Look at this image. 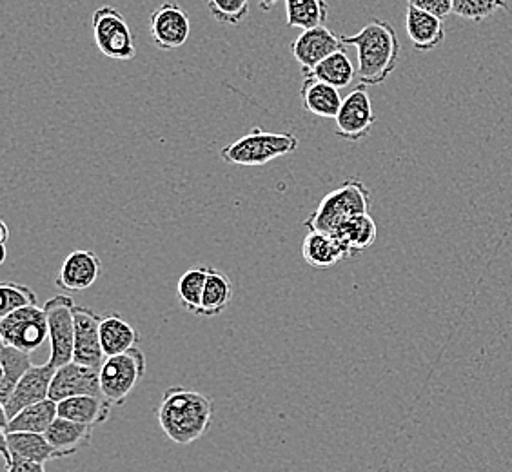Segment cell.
I'll list each match as a JSON object with an SVG mask.
<instances>
[{"label": "cell", "mask_w": 512, "mask_h": 472, "mask_svg": "<svg viewBox=\"0 0 512 472\" xmlns=\"http://www.w3.org/2000/svg\"><path fill=\"white\" fill-rule=\"evenodd\" d=\"M302 256L307 266L315 269H331L351 258L342 242L331 233L309 231L302 242Z\"/></svg>", "instance_id": "cell-17"}, {"label": "cell", "mask_w": 512, "mask_h": 472, "mask_svg": "<svg viewBox=\"0 0 512 472\" xmlns=\"http://www.w3.org/2000/svg\"><path fill=\"white\" fill-rule=\"evenodd\" d=\"M30 353L13 345L2 344L0 349V405L10 398L20 378L33 367Z\"/></svg>", "instance_id": "cell-25"}, {"label": "cell", "mask_w": 512, "mask_h": 472, "mask_svg": "<svg viewBox=\"0 0 512 472\" xmlns=\"http://www.w3.org/2000/svg\"><path fill=\"white\" fill-rule=\"evenodd\" d=\"M0 296H2V304H0V318L2 316L15 313L24 307L31 305H39L35 291L28 286H22L17 282H4L0 284Z\"/></svg>", "instance_id": "cell-30"}, {"label": "cell", "mask_w": 512, "mask_h": 472, "mask_svg": "<svg viewBox=\"0 0 512 472\" xmlns=\"http://www.w3.org/2000/svg\"><path fill=\"white\" fill-rule=\"evenodd\" d=\"M300 99L307 113L320 118H333V120L338 115L344 100L340 97V89L327 84L324 80L316 79L315 75H304Z\"/></svg>", "instance_id": "cell-18"}, {"label": "cell", "mask_w": 512, "mask_h": 472, "mask_svg": "<svg viewBox=\"0 0 512 472\" xmlns=\"http://www.w3.org/2000/svg\"><path fill=\"white\" fill-rule=\"evenodd\" d=\"M335 236L353 258L375 244L378 227L373 217L369 213H364V215L349 218L345 224L336 229Z\"/></svg>", "instance_id": "cell-24"}, {"label": "cell", "mask_w": 512, "mask_h": 472, "mask_svg": "<svg viewBox=\"0 0 512 472\" xmlns=\"http://www.w3.org/2000/svg\"><path fill=\"white\" fill-rule=\"evenodd\" d=\"M75 302L69 295L53 296L44 304L50 327V362L55 367L73 362L75 356Z\"/></svg>", "instance_id": "cell-8"}, {"label": "cell", "mask_w": 512, "mask_h": 472, "mask_svg": "<svg viewBox=\"0 0 512 472\" xmlns=\"http://www.w3.org/2000/svg\"><path fill=\"white\" fill-rule=\"evenodd\" d=\"M207 273H209V266L207 267H191L184 275L180 276L178 280V298L182 307L198 315V309L202 305V298H204V289H206Z\"/></svg>", "instance_id": "cell-29"}, {"label": "cell", "mask_w": 512, "mask_h": 472, "mask_svg": "<svg viewBox=\"0 0 512 472\" xmlns=\"http://www.w3.org/2000/svg\"><path fill=\"white\" fill-rule=\"evenodd\" d=\"M2 445L8 447V451L24 460L31 462L46 463L53 460L66 458L59 453L46 438V434L39 433H8L2 429Z\"/></svg>", "instance_id": "cell-19"}, {"label": "cell", "mask_w": 512, "mask_h": 472, "mask_svg": "<svg viewBox=\"0 0 512 472\" xmlns=\"http://www.w3.org/2000/svg\"><path fill=\"white\" fill-rule=\"evenodd\" d=\"M55 371L57 367L48 362V364L33 365L30 371L20 378L10 398L2 404V418H4L2 425L22 409L50 398L51 382H53Z\"/></svg>", "instance_id": "cell-10"}, {"label": "cell", "mask_w": 512, "mask_h": 472, "mask_svg": "<svg viewBox=\"0 0 512 472\" xmlns=\"http://www.w3.org/2000/svg\"><path fill=\"white\" fill-rule=\"evenodd\" d=\"M298 138L293 133H276L253 128L244 137L220 149V157L226 164L256 168L266 166L276 158L293 155L298 149Z\"/></svg>", "instance_id": "cell-4"}, {"label": "cell", "mask_w": 512, "mask_h": 472, "mask_svg": "<svg viewBox=\"0 0 512 472\" xmlns=\"http://www.w3.org/2000/svg\"><path fill=\"white\" fill-rule=\"evenodd\" d=\"M211 398L188 387H169L158 404L157 420L162 433L177 445L197 442L213 422Z\"/></svg>", "instance_id": "cell-1"}, {"label": "cell", "mask_w": 512, "mask_h": 472, "mask_svg": "<svg viewBox=\"0 0 512 472\" xmlns=\"http://www.w3.org/2000/svg\"><path fill=\"white\" fill-rule=\"evenodd\" d=\"M146 373V356L133 347L128 353L108 356L100 367L102 396L113 405H124Z\"/></svg>", "instance_id": "cell-5"}, {"label": "cell", "mask_w": 512, "mask_h": 472, "mask_svg": "<svg viewBox=\"0 0 512 472\" xmlns=\"http://www.w3.org/2000/svg\"><path fill=\"white\" fill-rule=\"evenodd\" d=\"M93 39L104 57L113 60H133L137 57L135 35L126 17L113 6H102L91 20Z\"/></svg>", "instance_id": "cell-6"}, {"label": "cell", "mask_w": 512, "mask_h": 472, "mask_svg": "<svg viewBox=\"0 0 512 472\" xmlns=\"http://www.w3.org/2000/svg\"><path fill=\"white\" fill-rule=\"evenodd\" d=\"M369 204L371 195L364 182L358 178H349L320 200L315 211L304 222V227L309 231L335 235L336 229L349 218L369 213Z\"/></svg>", "instance_id": "cell-3"}, {"label": "cell", "mask_w": 512, "mask_h": 472, "mask_svg": "<svg viewBox=\"0 0 512 472\" xmlns=\"http://www.w3.org/2000/svg\"><path fill=\"white\" fill-rule=\"evenodd\" d=\"M113 407L115 405L104 396L84 394V396H73L59 402V416L73 422L97 425V423L108 422Z\"/></svg>", "instance_id": "cell-21"}, {"label": "cell", "mask_w": 512, "mask_h": 472, "mask_svg": "<svg viewBox=\"0 0 512 472\" xmlns=\"http://www.w3.org/2000/svg\"><path fill=\"white\" fill-rule=\"evenodd\" d=\"M2 456H4L6 471L8 472H46L44 463L31 462V460L19 458V456L11 454L6 445H2Z\"/></svg>", "instance_id": "cell-34"}, {"label": "cell", "mask_w": 512, "mask_h": 472, "mask_svg": "<svg viewBox=\"0 0 512 472\" xmlns=\"http://www.w3.org/2000/svg\"><path fill=\"white\" fill-rule=\"evenodd\" d=\"M307 75H315L316 79L324 80L327 84L335 86L336 89H344L351 86V82L355 80L356 71L353 62L345 55L344 48H342L322 60Z\"/></svg>", "instance_id": "cell-28"}, {"label": "cell", "mask_w": 512, "mask_h": 472, "mask_svg": "<svg viewBox=\"0 0 512 472\" xmlns=\"http://www.w3.org/2000/svg\"><path fill=\"white\" fill-rule=\"evenodd\" d=\"M286 2L287 28L311 30L325 26L329 19L327 0H284Z\"/></svg>", "instance_id": "cell-27"}, {"label": "cell", "mask_w": 512, "mask_h": 472, "mask_svg": "<svg viewBox=\"0 0 512 472\" xmlns=\"http://www.w3.org/2000/svg\"><path fill=\"white\" fill-rule=\"evenodd\" d=\"M405 31L413 42L414 50L418 51L434 50L445 40L444 20L413 6H407Z\"/></svg>", "instance_id": "cell-16"}, {"label": "cell", "mask_w": 512, "mask_h": 472, "mask_svg": "<svg viewBox=\"0 0 512 472\" xmlns=\"http://www.w3.org/2000/svg\"><path fill=\"white\" fill-rule=\"evenodd\" d=\"M231 300H233V284H231L229 276L217 267L209 266L204 298H202V305L198 309L197 316L215 318V316L222 315Z\"/></svg>", "instance_id": "cell-26"}, {"label": "cell", "mask_w": 512, "mask_h": 472, "mask_svg": "<svg viewBox=\"0 0 512 472\" xmlns=\"http://www.w3.org/2000/svg\"><path fill=\"white\" fill-rule=\"evenodd\" d=\"M207 10L218 22L238 26L249 13V0H207Z\"/></svg>", "instance_id": "cell-32"}, {"label": "cell", "mask_w": 512, "mask_h": 472, "mask_svg": "<svg viewBox=\"0 0 512 472\" xmlns=\"http://www.w3.org/2000/svg\"><path fill=\"white\" fill-rule=\"evenodd\" d=\"M191 22L177 2H164L151 13V39L158 50L182 48L189 39Z\"/></svg>", "instance_id": "cell-11"}, {"label": "cell", "mask_w": 512, "mask_h": 472, "mask_svg": "<svg viewBox=\"0 0 512 472\" xmlns=\"http://www.w3.org/2000/svg\"><path fill=\"white\" fill-rule=\"evenodd\" d=\"M84 394L102 396L100 369L79 364L75 360L69 362V364L57 367L55 376H53V382H51V400H55L59 404V402L66 400V398L84 396Z\"/></svg>", "instance_id": "cell-12"}, {"label": "cell", "mask_w": 512, "mask_h": 472, "mask_svg": "<svg viewBox=\"0 0 512 472\" xmlns=\"http://www.w3.org/2000/svg\"><path fill=\"white\" fill-rule=\"evenodd\" d=\"M140 335L133 325L119 313H109L100 320V344L104 356L128 353L137 347Z\"/></svg>", "instance_id": "cell-20"}, {"label": "cell", "mask_w": 512, "mask_h": 472, "mask_svg": "<svg viewBox=\"0 0 512 472\" xmlns=\"http://www.w3.org/2000/svg\"><path fill=\"white\" fill-rule=\"evenodd\" d=\"M344 48L358 51V80L364 86H380L391 77L400 59V40L387 20L373 19L356 35L340 37Z\"/></svg>", "instance_id": "cell-2"}, {"label": "cell", "mask_w": 512, "mask_h": 472, "mask_svg": "<svg viewBox=\"0 0 512 472\" xmlns=\"http://www.w3.org/2000/svg\"><path fill=\"white\" fill-rule=\"evenodd\" d=\"M344 44L340 37H336L335 33L327 30L325 26L304 30L295 42L291 44V53L295 57L296 62L302 66L304 75L311 73L313 69L327 59L329 55H333L335 51L342 50Z\"/></svg>", "instance_id": "cell-14"}, {"label": "cell", "mask_w": 512, "mask_h": 472, "mask_svg": "<svg viewBox=\"0 0 512 472\" xmlns=\"http://www.w3.org/2000/svg\"><path fill=\"white\" fill-rule=\"evenodd\" d=\"M75 356L73 360L79 364L100 369L104 364V351L100 344V320L93 309L86 305H75Z\"/></svg>", "instance_id": "cell-13"}, {"label": "cell", "mask_w": 512, "mask_h": 472, "mask_svg": "<svg viewBox=\"0 0 512 472\" xmlns=\"http://www.w3.org/2000/svg\"><path fill=\"white\" fill-rule=\"evenodd\" d=\"M100 273L102 262L97 253L88 249H77L69 253L62 262L55 284L68 293L88 291L89 287L99 280Z\"/></svg>", "instance_id": "cell-15"}, {"label": "cell", "mask_w": 512, "mask_h": 472, "mask_svg": "<svg viewBox=\"0 0 512 472\" xmlns=\"http://www.w3.org/2000/svg\"><path fill=\"white\" fill-rule=\"evenodd\" d=\"M407 6L427 11L442 20L453 13V0H407Z\"/></svg>", "instance_id": "cell-33"}, {"label": "cell", "mask_w": 512, "mask_h": 472, "mask_svg": "<svg viewBox=\"0 0 512 472\" xmlns=\"http://www.w3.org/2000/svg\"><path fill=\"white\" fill-rule=\"evenodd\" d=\"M0 229H2V246H6V244H8V238H10L8 224H6V222H0Z\"/></svg>", "instance_id": "cell-36"}, {"label": "cell", "mask_w": 512, "mask_h": 472, "mask_svg": "<svg viewBox=\"0 0 512 472\" xmlns=\"http://www.w3.org/2000/svg\"><path fill=\"white\" fill-rule=\"evenodd\" d=\"M336 137L345 142L364 140L375 126L376 117L369 91L364 84H358L344 100L335 118Z\"/></svg>", "instance_id": "cell-9"}, {"label": "cell", "mask_w": 512, "mask_h": 472, "mask_svg": "<svg viewBox=\"0 0 512 472\" xmlns=\"http://www.w3.org/2000/svg\"><path fill=\"white\" fill-rule=\"evenodd\" d=\"M44 434H46L48 442L68 458L82 447L89 445L91 436H93V425L73 422L68 418L57 416V420L51 423L50 429Z\"/></svg>", "instance_id": "cell-23"}, {"label": "cell", "mask_w": 512, "mask_h": 472, "mask_svg": "<svg viewBox=\"0 0 512 472\" xmlns=\"http://www.w3.org/2000/svg\"><path fill=\"white\" fill-rule=\"evenodd\" d=\"M507 8V0H453L454 15L474 22H482L496 11Z\"/></svg>", "instance_id": "cell-31"}, {"label": "cell", "mask_w": 512, "mask_h": 472, "mask_svg": "<svg viewBox=\"0 0 512 472\" xmlns=\"http://www.w3.org/2000/svg\"><path fill=\"white\" fill-rule=\"evenodd\" d=\"M59 416V404L55 400H44L39 404L30 405L15 414L11 420L2 425L8 433H39L44 434L50 429L51 423Z\"/></svg>", "instance_id": "cell-22"}, {"label": "cell", "mask_w": 512, "mask_h": 472, "mask_svg": "<svg viewBox=\"0 0 512 472\" xmlns=\"http://www.w3.org/2000/svg\"><path fill=\"white\" fill-rule=\"evenodd\" d=\"M280 0H258V4H260V8L264 11H271L273 10V6L275 4H278Z\"/></svg>", "instance_id": "cell-35"}, {"label": "cell", "mask_w": 512, "mask_h": 472, "mask_svg": "<svg viewBox=\"0 0 512 472\" xmlns=\"http://www.w3.org/2000/svg\"><path fill=\"white\" fill-rule=\"evenodd\" d=\"M0 340L2 344L13 345L26 353L37 351L46 340H50V327L44 307L31 305L2 316Z\"/></svg>", "instance_id": "cell-7"}]
</instances>
